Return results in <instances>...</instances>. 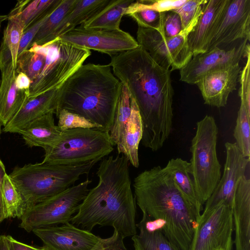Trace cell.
Wrapping results in <instances>:
<instances>
[{"label": "cell", "instance_id": "6da1fadb", "mask_svg": "<svg viewBox=\"0 0 250 250\" xmlns=\"http://www.w3.org/2000/svg\"><path fill=\"white\" fill-rule=\"evenodd\" d=\"M108 64L138 106L143 125L142 144L158 150L172 128L171 71L158 64L140 46L112 56Z\"/></svg>", "mask_w": 250, "mask_h": 250}, {"label": "cell", "instance_id": "7a4b0ae2", "mask_svg": "<svg viewBox=\"0 0 250 250\" xmlns=\"http://www.w3.org/2000/svg\"><path fill=\"white\" fill-rule=\"evenodd\" d=\"M96 175L98 184L79 205L71 224L90 231L96 225L111 226L124 238L136 234V204L128 161L120 154L104 158Z\"/></svg>", "mask_w": 250, "mask_h": 250}, {"label": "cell", "instance_id": "3957f363", "mask_svg": "<svg viewBox=\"0 0 250 250\" xmlns=\"http://www.w3.org/2000/svg\"><path fill=\"white\" fill-rule=\"evenodd\" d=\"M136 204L143 216L159 221L162 231L180 250H189L200 214L183 195L172 176L160 166L134 179Z\"/></svg>", "mask_w": 250, "mask_h": 250}, {"label": "cell", "instance_id": "277c9868", "mask_svg": "<svg viewBox=\"0 0 250 250\" xmlns=\"http://www.w3.org/2000/svg\"><path fill=\"white\" fill-rule=\"evenodd\" d=\"M121 87L109 64H83L59 88L56 115L64 109L109 132Z\"/></svg>", "mask_w": 250, "mask_h": 250}, {"label": "cell", "instance_id": "5b68a950", "mask_svg": "<svg viewBox=\"0 0 250 250\" xmlns=\"http://www.w3.org/2000/svg\"><path fill=\"white\" fill-rule=\"evenodd\" d=\"M101 160L77 165L42 162L16 167L9 176L21 197L23 213L32 206L74 186L81 176L88 174Z\"/></svg>", "mask_w": 250, "mask_h": 250}, {"label": "cell", "instance_id": "8992f818", "mask_svg": "<svg viewBox=\"0 0 250 250\" xmlns=\"http://www.w3.org/2000/svg\"><path fill=\"white\" fill-rule=\"evenodd\" d=\"M218 134L215 119L207 115L197 123L191 141L189 171L202 205L211 195L221 177L216 150Z\"/></svg>", "mask_w": 250, "mask_h": 250}, {"label": "cell", "instance_id": "52a82bcc", "mask_svg": "<svg viewBox=\"0 0 250 250\" xmlns=\"http://www.w3.org/2000/svg\"><path fill=\"white\" fill-rule=\"evenodd\" d=\"M108 132L97 128L62 131L56 143L45 151L43 162L77 165L103 159L113 150Z\"/></svg>", "mask_w": 250, "mask_h": 250}, {"label": "cell", "instance_id": "ba28073f", "mask_svg": "<svg viewBox=\"0 0 250 250\" xmlns=\"http://www.w3.org/2000/svg\"><path fill=\"white\" fill-rule=\"evenodd\" d=\"M37 46L44 55L45 62L41 74L30 85L29 98L59 88L91 54L89 50L64 42L59 38Z\"/></svg>", "mask_w": 250, "mask_h": 250}, {"label": "cell", "instance_id": "9c48e42d", "mask_svg": "<svg viewBox=\"0 0 250 250\" xmlns=\"http://www.w3.org/2000/svg\"><path fill=\"white\" fill-rule=\"evenodd\" d=\"M92 181L88 179L27 209L20 218V228L27 232L70 222L84 199Z\"/></svg>", "mask_w": 250, "mask_h": 250}, {"label": "cell", "instance_id": "30bf717a", "mask_svg": "<svg viewBox=\"0 0 250 250\" xmlns=\"http://www.w3.org/2000/svg\"><path fill=\"white\" fill-rule=\"evenodd\" d=\"M202 11V8L185 28L172 37H167L155 29L138 26L136 41L160 66L171 71L180 70L193 57L188 45L187 38L196 25Z\"/></svg>", "mask_w": 250, "mask_h": 250}, {"label": "cell", "instance_id": "8fae6325", "mask_svg": "<svg viewBox=\"0 0 250 250\" xmlns=\"http://www.w3.org/2000/svg\"><path fill=\"white\" fill-rule=\"evenodd\" d=\"M232 208L224 201L201 214L189 250H232Z\"/></svg>", "mask_w": 250, "mask_h": 250}, {"label": "cell", "instance_id": "7c38bea8", "mask_svg": "<svg viewBox=\"0 0 250 250\" xmlns=\"http://www.w3.org/2000/svg\"><path fill=\"white\" fill-rule=\"evenodd\" d=\"M58 38L64 42L106 54L111 57L139 46L129 33L120 28H85L78 26Z\"/></svg>", "mask_w": 250, "mask_h": 250}, {"label": "cell", "instance_id": "4fadbf2b", "mask_svg": "<svg viewBox=\"0 0 250 250\" xmlns=\"http://www.w3.org/2000/svg\"><path fill=\"white\" fill-rule=\"evenodd\" d=\"M248 42L241 41L228 49L215 47L193 56L180 70V81L190 84H196L209 72L239 63L250 51Z\"/></svg>", "mask_w": 250, "mask_h": 250}, {"label": "cell", "instance_id": "5bb4252c", "mask_svg": "<svg viewBox=\"0 0 250 250\" xmlns=\"http://www.w3.org/2000/svg\"><path fill=\"white\" fill-rule=\"evenodd\" d=\"M238 40L250 41V0H228L208 51Z\"/></svg>", "mask_w": 250, "mask_h": 250}, {"label": "cell", "instance_id": "9a60e30c", "mask_svg": "<svg viewBox=\"0 0 250 250\" xmlns=\"http://www.w3.org/2000/svg\"><path fill=\"white\" fill-rule=\"evenodd\" d=\"M226 158L223 174L211 195L205 203L203 211L212 208L221 201L232 207L237 187L246 175L250 158L244 157L235 143L225 144Z\"/></svg>", "mask_w": 250, "mask_h": 250}, {"label": "cell", "instance_id": "2e32d148", "mask_svg": "<svg viewBox=\"0 0 250 250\" xmlns=\"http://www.w3.org/2000/svg\"><path fill=\"white\" fill-rule=\"evenodd\" d=\"M43 242L45 250H90L101 238L69 222L32 231Z\"/></svg>", "mask_w": 250, "mask_h": 250}, {"label": "cell", "instance_id": "e0dca14e", "mask_svg": "<svg viewBox=\"0 0 250 250\" xmlns=\"http://www.w3.org/2000/svg\"><path fill=\"white\" fill-rule=\"evenodd\" d=\"M241 70L238 63L214 70L202 77L196 84L205 104L218 108L225 106L229 94L236 89Z\"/></svg>", "mask_w": 250, "mask_h": 250}, {"label": "cell", "instance_id": "ac0fdd59", "mask_svg": "<svg viewBox=\"0 0 250 250\" xmlns=\"http://www.w3.org/2000/svg\"><path fill=\"white\" fill-rule=\"evenodd\" d=\"M227 2L228 0H209L203 5L198 21L187 38L193 56L208 51Z\"/></svg>", "mask_w": 250, "mask_h": 250}, {"label": "cell", "instance_id": "d6986e66", "mask_svg": "<svg viewBox=\"0 0 250 250\" xmlns=\"http://www.w3.org/2000/svg\"><path fill=\"white\" fill-rule=\"evenodd\" d=\"M0 122L5 126L23 106L29 90L19 88L15 82L16 73L11 60H0Z\"/></svg>", "mask_w": 250, "mask_h": 250}, {"label": "cell", "instance_id": "ffe728a7", "mask_svg": "<svg viewBox=\"0 0 250 250\" xmlns=\"http://www.w3.org/2000/svg\"><path fill=\"white\" fill-rule=\"evenodd\" d=\"M232 216L235 250H250V180H240L235 191Z\"/></svg>", "mask_w": 250, "mask_h": 250}, {"label": "cell", "instance_id": "44dd1931", "mask_svg": "<svg viewBox=\"0 0 250 250\" xmlns=\"http://www.w3.org/2000/svg\"><path fill=\"white\" fill-rule=\"evenodd\" d=\"M58 95L59 88L28 98L19 111L4 126L3 131L19 134L32 121L49 113L56 114Z\"/></svg>", "mask_w": 250, "mask_h": 250}, {"label": "cell", "instance_id": "7402d4cb", "mask_svg": "<svg viewBox=\"0 0 250 250\" xmlns=\"http://www.w3.org/2000/svg\"><path fill=\"white\" fill-rule=\"evenodd\" d=\"M53 113L45 114L29 123L19 133L29 147L46 151L56 143L62 131L55 124Z\"/></svg>", "mask_w": 250, "mask_h": 250}, {"label": "cell", "instance_id": "603a6c76", "mask_svg": "<svg viewBox=\"0 0 250 250\" xmlns=\"http://www.w3.org/2000/svg\"><path fill=\"white\" fill-rule=\"evenodd\" d=\"M143 135V125L140 114L133 98L130 117L123 135L117 146L118 154H123L133 167H138V148Z\"/></svg>", "mask_w": 250, "mask_h": 250}, {"label": "cell", "instance_id": "cb8c5ba5", "mask_svg": "<svg viewBox=\"0 0 250 250\" xmlns=\"http://www.w3.org/2000/svg\"><path fill=\"white\" fill-rule=\"evenodd\" d=\"M109 1L77 0L73 8L67 13L52 34L49 42L85 22L104 8Z\"/></svg>", "mask_w": 250, "mask_h": 250}, {"label": "cell", "instance_id": "d4e9b609", "mask_svg": "<svg viewBox=\"0 0 250 250\" xmlns=\"http://www.w3.org/2000/svg\"><path fill=\"white\" fill-rule=\"evenodd\" d=\"M189 162L180 158H172L164 167L169 173L178 189L201 214L204 209L197 195L192 178L189 171Z\"/></svg>", "mask_w": 250, "mask_h": 250}, {"label": "cell", "instance_id": "484cf974", "mask_svg": "<svg viewBox=\"0 0 250 250\" xmlns=\"http://www.w3.org/2000/svg\"><path fill=\"white\" fill-rule=\"evenodd\" d=\"M133 0H110L109 3L81 26L85 28L120 29L122 17Z\"/></svg>", "mask_w": 250, "mask_h": 250}, {"label": "cell", "instance_id": "4316f807", "mask_svg": "<svg viewBox=\"0 0 250 250\" xmlns=\"http://www.w3.org/2000/svg\"><path fill=\"white\" fill-rule=\"evenodd\" d=\"M76 1L77 0H61L42 24L30 47L33 44L43 45L49 42L52 34L67 13L73 8Z\"/></svg>", "mask_w": 250, "mask_h": 250}, {"label": "cell", "instance_id": "83f0119b", "mask_svg": "<svg viewBox=\"0 0 250 250\" xmlns=\"http://www.w3.org/2000/svg\"><path fill=\"white\" fill-rule=\"evenodd\" d=\"M133 98L123 83L115 110L113 125L109 133L113 146L119 142L130 117Z\"/></svg>", "mask_w": 250, "mask_h": 250}, {"label": "cell", "instance_id": "f1b7e54d", "mask_svg": "<svg viewBox=\"0 0 250 250\" xmlns=\"http://www.w3.org/2000/svg\"><path fill=\"white\" fill-rule=\"evenodd\" d=\"M136 226L140 232L132 237L135 250H180L161 230L149 231L139 223Z\"/></svg>", "mask_w": 250, "mask_h": 250}, {"label": "cell", "instance_id": "f546056e", "mask_svg": "<svg viewBox=\"0 0 250 250\" xmlns=\"http://www.w3.org/2000/svg\"><path fill=\"white\" fill-rule=\"evenodd\" d=\"M45 62L44 55L36 44H33L28 50L18 56L16 73H23L33 82L41 74Z\"/></svg>", "mask_w": 250, "mask_h": 250}, {"label": "cell", "instance_id": "4dcf8cb0", "mask_svg": "<svg viewBox=\"0 0 250 250\" xmlns=\"http://www.w3.org/2000/svg\"><path fill=\"white\" fill-rule=\"evenodd\" d=\"M61 0H29L23 9L17 14L21 20L24 29L40 19L50 14L60 2Z\"/></svg>", "mask_w": 250, "mask_h": 250}, {"label": "cell", "instance_id": "1f68e13d", "mask_svg": "<svg viewBox=\"0 0 250 250\" xmlns=\"http://www.w3.org/2000/svg\"><path fill=\"white\" fill-rule=\"evenodd\" d=\"M6 16L8 21L3 32L1 44L4 45L11 54L13 66L16 69L20 43L24 26L18 16L9 14Z\"/></svg>", "mask_w": 250, "mask_h": 250}, {"label": "cell", "instance_id": "d6a6232c", "mask_svg": "<svg viewBox=\"0 0 250 250\" xmlns=\"http://www.w3.org/2000/svg\"><path fill=\"white\" fill-rule=\"evenodd\" d=\"M250 113L246 107L240 104L234 129L233 136L236 144L242 155L247 158L250 156Z\"/></svg>", "mask_w": 250, "mask_h": 250}, {"label": "cell", "instance_id": "836d02e7", "mask_svg": "<svg viewBox=\"0 0 250 250\" xmlns=\"http://www.w3.org/2000/svg\"><path fill=\"white\" fill-rule=\"evenodd\" d=\"M2 193L9 217L20 219L23 213V201L8 174L3 179Z\"/></svg>", "mask_w": 250, "mask_h": 250}, {"label": "cell", "instance_id": "e575fe53", "mask_svg": "<svg viewBox=\"0 0 250 250\" xmlns=\"http://www.w3.org/2000/svg\"><path fill=\"white\" fill-rule=\"evenodd\" d=\"M165 13L146 8H139L127 12L124 16L132 18L139 27L155 29L162 33Z\"/></svg>", "mask_w": 250, "mask_h": 250}, {"label": "cell", "instance_id": "d590c367", "mask_svg": "<svg viewBox=\"0 0 250 250\" xmlns=\"http://www.w3.org/2000/svg\"><path fill=\"white\" fill-rule=\"evenodd\" d=\"M56 117L58 118L57 126L62 131L74 128H97L101 127L86 118L68 110L62 109Z\"/></svg>", "mask_w": 250, "mask_h": 250}, {"label": "cell", "instance_id": "8d00e7d4", "mask_svg": "<svg viewBox=\"0 0 250 250\" xmlns=\"http://www.w3.org/2000/svg\"><path fill=\"white\" fill-rule=\"evenodd\" d=\"M187 0H133L127 7L125 13L132 10L146 8L159 12L175 9L183 4Z\"/></svg>", "mask_w": 250, "mask_h": 250}, {"label": "cell", "instance_id": "74e56055", "mask_svg": "<svg viewBox=\"0 0 250 250\" xmlns=\"http://www.w3.org/2000/svg\"><path fill=\"white\" fill-rule=\"evenodd\" d=\"M246 62L241 70L239 81L240 87L238 95L240 98V104H243L250 113V51L246 56Z\"/></svg>", "mask_w": 250, "mask_h": 250}, {"label": "cell", "instance_id": "f35d334b", "mask_svg": "<svg viewBox=\"0 0 250 250\" xmlns=\"http://www.w3.org/2000/svg\"><path fill=\"white\" fill-rule=\"evenodd\" d=\"M206 0H187L181 6L172 10L177 13L181 20L182 28H185L206 2Z\"/></svg>", "mask_w": 250, "mask_h": 250}, {"label": "cell", "instance_id": "ab89813d", "mask_svg": "<svg viewBox=\"0 0 250 250\" xmlns=\"http://www.w3.org/2000/svg\"><path fill=\"white\" fill-rule=\"evenodd\" d=\"M182 29L179 15L172 10L165 12L162 33L167 37H172L179 34Z\"/></svg>", "mask_w": 250, "mask_h": 250}, {"label": "cell", "instance_id": "60d3db41", "mask_svg": "<svg viewBox=\"0 0 250 250\" xmlns=\"http://www.w3.org/2000/svg\"><path fill=\"white\" fill-rule=\"evenodd\" d=\"M124 238L116 230L106 238H101L90 250H127L124 243Z\"/></svg>", "mask_w": 250, "mask_h": 250}, {"label": "cell", "instance_id": "b9f144b4", "mask_svg": "<svg viewBox=\"0 0 250 250\" xmlns=\"http://www.w3.org/2000/svg\"><path fill=\"white\" fill-rule=\"evenodd\" d=\"M50 14L40 19L30 26L24 30L20 43L18 56L29 48L30 44L38 31Z\"/></svg>", "mask_w": 250, "mask_h": 250}, {"label": "cell", "instance_id": "7bdbcfd3", "mask_svg": "<svg viewBox=\"0 0 250 250\" xmlns=\"http://www.w3.org/2000/svg\"><path fill=\"white\" fill-rule=\"evenodd\" d=\"M6 174L5 166L0 159V223L9 217L2 193L3 182Z\"/></svg>", "mask_w": 250, "mask_h": 250}, {"label": "cell", "instance_id": "ee69618b", "mask_svg": "<svg viewBox=\"0 0 250 250\" xmlns=\"http://www.w3.org/2000/svg\"><path fill=\"white\" fill-rule=\"evenodd\" d=\"M7 238L9 250H45L43 247L36 248L19 242L10 235Z\"/></svg>", "mask_w": 250, "mask_h": 250}, {"label": "cell", "instance_id": "f6af8a7d", "mask_svg": "<svg viewBox=\"0 0 250 250\" xmlns=\"http://www.w3.org/2000/svg\"><path fill=\"white\" fill-rule=\"evenodd\" d=\"M15 82L19 88L24 90H29L32 83L29 78L22 72L16 73Z\"/></svg>", "mask_w": 250, "mask_h": 250}, {"label": "cell", "instance_id": "bcb514c9", "mask_svg": "<svg viewBox=\"0 0 250 250\" xmlns=\"http://www.w3.org/2000/svg\"><path fill=\"white\" fill-rule=\"evenodd\" d=\"M0 250H9L7 236H0Z\"/></svg>", "mask_w": 250, "mask_h": 250}, {"label": "cell", "instance_id": "7dc6e473", "mask_svg": "<svg viewBox=\"0 0 250 250\" xmlns=\"http://www.w3.org/2000/svg\"><path fill=\"white\" fill-rule=\"evenodd\" d=\"M5 20H7V16H1L0 15V30L1 27V22Z\"/></svg>", "mask_w": 250, "mask_h": 250}, {"label": "cell", "instance_id": "c3c4849f", "mask_svg": "<svg viewBox=\"0 0 250 250\" xmlns=\"http://www.w3.org/2000/svg\"><path fill=\"white\" fill-rule=\"evenodd\" d=\"M2 126L1 122H0V135L1 134V126Z\"/></svg>", "mask_w": 250, "mask_h": 250}, {"label": "cell", "instance_id": "681fc988", "mask_svg": "<svg viewBox=\"0 0 250 250\" xmlns=\"http://www.w3.org/2000/svg\"><path fill=\"white\" fill-rule=\"evenodd\" d=\"M0 83H1V79H0Z\"/></svg>", "mask_w": 250, "mask_h": 250}]
</instances>
